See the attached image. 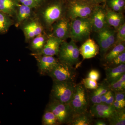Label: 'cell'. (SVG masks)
<instances>
[{"label":"cell","instance_id":"6da1fadb","mask_svg":"<svg viewBox=\"0 0 125 125\" xmlns=\"http://www.w3.org/2000/svg\"><path fill=\"white\" fill-rule=\"evenodd\" d=\"M67 18L72 20L78 18H90L97 5L87 0H66Z\"/></svg>","mask_w":125,"mask_h":125},{"label":"cell","instance_id":"7a4b0ae2","mask_svg":"<svg viewBox=\"0 0 125 125\" xmlns=\"http://www.w3.org/2000/svg\"><path fill=\"white\" fill-rule=\"evenodd\" d=\"M93 31L91 18H78L71 21L70 38L75 42H83L89 38Z\"/></svg>","mask_w":125,"mask_h":125},{"label":"cell","instance_id":"3957f363","mask_svg":"<svg viewBox=\"0 0 125 125\" xmlns=\"http://www.w3.org/2000/svg\"><path fill=\"white\" fill-rule=\"evenodd\" d=\"M51 99L69 104L73 95L76 84L71 81L53 80Z\"/></svg>","mask_w":125,"mask_h":125},{"label":"cell","instance_id":"277c9868","mask_svg":"<svg viewBox=\"0 0 125 125\" xmlns=\"http://www.w3.org/2000/svg\"><path fill=\"white\" fill-rule=\"evenodd\" d=\"M45 109L53 113L60 125H69L75 114L69 104L52 99H51Z\"/></svg>","mask_w":125,"mask_h":125},{"label":"cell","instance_id":"5b68a950","mask_svg":"<svg viewBox=\"0 0 125 125\" xmlns=\"http://www.w3.org/2000/svg\"><path fill=\"white\" fill-rule=\"evenodd\" d=\"M75 42L63 41L61 44L58 55L60 61L73 66L79 62V50Z\"/></svg>","mask_w":125,"mask_h":125},{"label":"cell","instance_id":"8992f818","mask_svg":"<svg viewBox=\"0 0 125 125\" xmlns=\"http://www.w3.org/2000/svg\"><path fill=\"white\" fill-rule=\"evenodd\" d=\"M66 11L65 1L56 0L48 5L43 10V19L46 24L50 26L62 18Z\"/></svg>","mask_w":125,"mask_h":125},{"label":"cell","instance_id":"52a82bcc","mask_svg":"<svg viewBox=\"0 0 125 125\" xmlns=\"http://www.w3.org/2000/svg\"><path fill=\"white\" fill-rule=\"evenodd\" d=\"M97 33V41L101 55L104 57L108 50L115 45L116 30L107 25Z\"/></svg>","mask_w":125,"mask_h":125},{"label":"cell","instance_id":"ba28073f","mask_svg":"<svg viewBox=\"0 0 125 125\" xmlns=\"http://www.w3.org/2000/svg\"><path fill=\"white\" fill-rule=\"evenodd\" d=\"M76 75V70L73 66L59 61L48 75L53 81L74 82Z\"/></svg>","mask_w":125,"mask_h":125},{"label":"cell","instance_id":"9c48e42d","mask_svg":"<svg viewBox=\"0 0 125 125\" xmlns=\"http://www.w3.org/2000/svg\"><path fill=\"white\" fill-rule=\"evenodd\" d=\"M69 104L75 114L87 112L88 102L85 88L81 83L76 84L74 93Z\"/></svg>","mask_w":125,"mask_h":125},{"label":"cell","instance_id":"30bf717a","mask_svg":"<svg viewBox=\"0 0 125 125\" xmlns=\"http://www.w3.org/2000/svg\"><path fill=\"white\" fill-rule=\"evenodd\" d=\"M90 18L92 21L93 31L97 32L108 25L107 23L105 4L96 5Z\"/></svg>","mask_w":125,"mask_h":125},{"label":"cell","instance_id":"8fae6325","mask_svg":"<svg viewBox=\"0 0 125 125\" xmlns=\"http://www.w3.org/2000/svg\"><path fill=\"white\" fill-rule=\"evenodd\" d=\"M55 23L52 26V35L63 41L70 38L71 21L70 20L62 18Z\"/></svg>","mask_w":125,"mask_h":125},{"label":"cell","instance_id":"7c38bea8","mask_svg":"<svg viewBox=\"0 0 125 125\" xmlns=\"http://www.w3.org/2000/svg\"><path fill=\"white\" fill-rule=\"evenodd\" d=\"M34 56L37 61L38 72L42 75H48L59 61L54 56L45 55Z\"/></svg>","mask_w":125,"mask_h":125},{"label":"cell","instance_id":"4fadbf2b","mask_svg":"<svg viewBox=\"0 0 125 125\" xmlns=\"http://www.w3.org/2000/svg\"><path fill=\"white\" fill-rule=\"evenodd\" d=\"M63 41L51 35L47 39L42 49L39 52L32 54V55L33 56L36 55H58L60 47Z\"/></svg>","mask_w":125,"mask_h":125},{"label":"cell","instance_id":"5bb4252c","mask_svg":"<svg viewBox=\"0 0 125 125\" xmlns=\"http://www.w3.org/2000/svg\"><path fill=\"white\" fill-rule=\"evenodd\" d=\"M79 50L83 59H90L94 57L98 54L99 48L94 40L89 38L84 41Z\"/></svg>","mask_w":125,"mask_h":125},{"label":"cell","instance_id":"9a60e30c","mask_svg":"<svg viewBox=\"0 0 125 125\" xmlns=\"http://www.w3.org/2000/svg\"><path fill=\"white\" fill-rule=\"evenodd\" d=\"M106 83L109 84L118 80L125 73V64H122L114 67H108L105 69Z\"/></svg>","mask_w":125,"mask_h":125},{"label":"cell","instance_id":"2e32d148","mask_svg":"<svg viewBox=\"0 0 125 125\" xmlns=\"http://www.w3.org/2000/svg\"><path fill=\"white\" fill-rule=\"evenodd\" d=\"M106 21L108 25L117 30L122 24L125 23V18L123 13L113 11L106 5Z\"/></svg>","mask_w":125,"mask_h":125},{"label":"cell","instance_id":"e0dca14e","mask_svg":"<svg viewBox=\"0 0 125 125\" xmlns=\"http://www.w3.org/2000/svg\"><path fill=\"white\" fill-rule=\"evenodd\" d=\"M43 28L42 25L36 21H32L28 23L23 28L25 37L28 39L33 38L36 36L42 33Z\"/></svg>","mask_w":125,"mask_h":125},{"label":"cell","instance_id":"ac0fdd59","mask_svg":"<svg viewBox=\"0 0 125 125\" xmlns=\"http://www.w3.org/2000/svg\"><path fill=\"white\" fill-rule=\"evenodd\" d=\"M20 4L18 0H0V11L12 16L16 14Z\"/></svg>","mask_w":125,"mask_h":125},{"label":"cell","instance_id":"d6986e66","mask_svg":"<svg viewBox=\"0 0 125 125\" xmlns=\"http://www.w3.org/2000/svg\"><path fill=\"white\" fill-rule=\"evenodd\" d=\"M109 90V84L105 81L99 85L97 89L94 90L90 95V99L93 105L102 103L101 96Z\"/></svg>","mask_w":125,"mask_h":125},{"label":"cell","instance_id":"ffe728a7","mask_svg":"<svg viewBox=\"0 0 125 125\" xmlns=\"http://www.w3.org/2000/svg\"><path fill=\"white\" fill-rule=\"evenodd\" d=\"M125 51V42L120 43L114 45V47L104 57L105 61L107 63L112 61L123 52Z\"/></svg>","mask_w":125,"mask_h":125},{"label":"cell","instance_id":"44dd1931","mask_svg":"<svg viewBox=\"0 0 125 125\" xmlns=\"http://www.w3.org/2000/svg\"><path fill=\"white\" fill-rule=\"evenodd\" d=\"M91 115L87 112L80 114H75L69 125H90L92 123Z\"/></svg>","mask_w":125,"mask_h":125},{"label":"cell","instance_id":"7402d4cb","mask_svg":"<svg viewBox=\"0 0 125 125\" xmlns=\"http://www.w3.org/2000/svg\"><path fill=\"white\" fill-rule=\"evenodd\" d=\"M108 119L110 125H125V108L122 109L116 110L112 115Z\"/></svg>","mask_w":125,"mask_h":125},{"label":"cell","instance_id":"603a6c76","mask_svg":"<svg viewBox=\"0 0 125 125\" xmlns=\"http://www.w3.org/2000/svg\"><path fill=\"white\" fill-rule=\"evenodd\" d=\"M31 8L20 4L16 11V19L19 23H21L26 20L31 16L32 13Z\"/></svg>","mask_w":125,"mask_h":125},{"label":"cell","instance_id":"cb8c5ba5","mask_svg":"<svg viewBox=\"0 0 125 125\" xmlns=\"http://www.w3.org/2000/svg\"><path fill=\"white\" fill-rule=\"evenodd\" d=\"M104 3L109 9L116 12L122 13L125 9V0H106Z\"/></svg>","mask_w":125,"mask_h":125},{"label":"cell","instance_id":"d4e9b609","mask_svg":"<svg viewBox=\"0 0 125 125\" xmlns=\"http://www.w3.org/2000/svg\"><path fill=\"white\" fill-rule=\"evenodd\" d=\"M46 40V37L42 33L36 36L34 38L31 42V49L36 51L35 53L39 52L42 49Z\"/></svg>","mask_w":125,"mask_h":125},{"label":"cell","instance_id":"484cf974","mask_svg":"<svg viewBox=\"0 0 125 125\" xmlns=\"http://www.w3.org/2000/svg\"><path fill=\"white\" fill-rule=\"evenodd\" d=\"M9 16L0 11V33H4L9 30L12 21Z\"/></svg>","mask_w":125,"mask_h":125},{"label":"cell","instance_id":"4316f807","mask_svg":"<svg viewBox=\"0 0 125 125\" xmlns=\"http://www.w3.org/2000/svg\"><path fill=\"white\" fill-rule=\"evenodd\" d=\"M42 123L43 125H60L53 113L46 109L43 115Z\"/></svg>","mask_w":125,"mask_h":125},{"label":"cell","instance_id":"83f0119b","mask_svg":"<svg viewBox=\"0 0 125 125\" xmlns=\"http://www.w3.org/2000/svg\"><path fill=\"white\" fill-rule=\"evenodd\" d=\"M109 89L113 92H123L125 89V74L118 80L109 85Z\"/></svg>","mask_w":125,"mask_h":125},{"label":"cell","instance_id":"f1b7e54d","mask_svg":"<svg viewBox=\"0 0 125 125\" xmlns=\"http://www.w3.org/2000/svg\"><path fill=\"white\" fill-rule=\"evenodd\" d=\"M125 23H124L117 30L115 45L120 43L125 42Z\"/></svg>","mask_w":125,"mask_h":125},{"label":"cell","instance_id":"f546056e","mask_svg":"<svg viewBox=\"0 0 125 125\" xmlns=\"http://www.w3.org/2000/svg\"><path fill=\"white\" fill-rule=\"evenodd\" d=\"M81 84L86 88L92 90L96 89L99 85L96 81L93 80L89 78L83 79Z\"/></svg>","mask_w":125,"mask_h":125},{"label":"cell","instance_id":"4dcf8cb0","mask_svg":"<svg viewBox=\"0 0 125 125\" xmlns=\"http://www.w3.org/2000/svg\"><path fill=\"white\" fill-rule=\"evenodd\" d=\"M115 111H98L94 113L91 115L97 118L108 119L114 114Z\"/></svg>","mask_w":125,"mask_h":125},{"label":"cell","instance_id":"1f68e13d","mask_svg":"<svg viewBox=\"0 0 125 125\" xmlns=\"http://www.w3.org/2000/svg\"><path fill=\"white\" fill-rule=\"evenodd\" d=\"M111 64L116 66L125 63V51L123 52L114 58L111 62Z\"/></svg>","mask_w":125,"mask_h":125},{"label":"cell","instance_id":"d6a6232c","mask_svg":"<svg viewBox=\"0 0 125 125\" xmlns=\"http://www.w3.org/2000/svg\"><path fill=\"white\" fill-rule=\"evenodd\" d=\"M18 0L21 4L30 7L32 9L38 7L39 5L34 0Z\"/></svg>","mask_w":125,"mask_h":125},{"label":"cell","instance_id":"836d02e7","mask_svg":"<svg viewBox=\"0 0 125 125\" xmlns=\"http://www.w3.org/2000/svg\"><path fill=\"white\" fill-rule=\"evenodd\" d=\"M115 100L125 105V91L113 92Z\"/></svg>","mask_w":125,"mask_h":125},{"label":"cell","instance_id":"e575fe53","mask_svg":"<svg viewBox=\"0 0 125 125\" xmlns=\"http://www.w3.org/2000/svg\"><path fill=\"white\" fill-rule=\"evenodd\" d=\"M100 77V73L99 71L96 70H92L88 74V78L96 81L99 80Z\"/></svg>","mask_w":125,"mask_h":125},{"label":"cell","instance_id":"d590c367","mask_svg":"<svg viewBox=\"0 0 125 125\" xmlns=\"http://www.w3.org/2000/svg\"><path fill=\"white\" fill-rule=\"evenodd\" d=\"M113 105L114 106V108L116 110L122 109L124 108L125 106V105L115 100H114Z\"/></svg>","mask_w":125,"mask_h":125},{"label":"cell","instance_id":"8d00e7d4","mask_svg":"<svg viewBox=\"0 0 125 125\" xmlns=\"http://www.w3.org/2000/svg\"><path fill=\"white\" fill-rule=\"evenodd\" d=\"M112 91L109 90L106 93H105L104 94L102 95L101 97V102L102 103H105L107 99L108 98L109 96L111 95V94L112 93Z\"/></svg>","mask_w":125,"mask_h":125},{"label":"cell","instance_id":"74e56055","mask_svg":"<svg viewBox=\"0 0 125 125\" xmlns=\"http://www.w3.org/2000/svg\"><path fill=\"white\" fill-rule=\"evenodd\" d=\"M114 100H115V98H114V94L113 92L111 94V95L107 99L105 103L107 104V105H112Z\"/></svg>","mask_w":125,"mask_h":125},{"label":"cell","instance_id":"f35d334b","mask_svg":"<svg viewBox=\"0 0 125 125\" xmlns=\"http://www.w3.org/2000/svg\"><path fill=\"white\" fill-rule=\"evenodd\" d=\"M91 2L92 4L95 5L101 4L102 3H104L106 0H87Z\"/></svg>","mask_w":125,"mask_h":125},{"label":"cell","instance_id":"ab89813d","mask_svg":"<svg viewBox=\"0 0 125 125\" xmlns=\"http://www.w3.org/2000/svg\"><path fill=\"white\" fill-rule=\"evenodd\" d=\"M95 125H107V123L104 121L99 120L96 121L95 122Z\"/></svg>","mask_w":125,"mask_h":125},{"label":"cell","instance_id":"60d3db41","mask_svg":"<svg viewBox=\"0 0 125 125\" xmlns=\"http://www.w3.org/2000/svg\"><path fill=\"white\" fill-rule=\"evenodd\" d=\"M34 0L39 5V4L43 0Z\"/></svg>","mask_w":125,"mask_h":125}]
</instances>
